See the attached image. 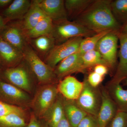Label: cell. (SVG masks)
I'll list each match as a JSON object with an SVG mask.
<instances>
[{
	"label": "cell",
	"instance_id": "obj_1",
	"mask_svg": "<svg viewBox=\"0 0 127 127\" xmlns=\"http://www.w3.org/2000/svg\"><path fill=\"white\" fill-rule=\"evenodd\" d=\"M110 0H94L76 21L96 33L104 31L119 32L122 26L111 11Z\"/></svg>",
	"mask_w": 127,
	"mask_h": 127
},
{
	"label": "cell",
	"instance_id": "obj_2",
	"mask_svg": "<svg viewBox=\"0 0 127 127\" xmlns=\"http://www.w3.org/2000/svg\"><path fill=\"white\" fill-rule=\"evenodd\" d=\"M96 33L75 21L66 20L53 22L51 35L57 45L74 37L80 36L86 38Z\"/></svg>",
	"mask_w": 127,
	"mask_h": 127
},
{
	"label": "cell",
	"instance_id": "obj_3",
	"mask_svg": "<svg viewBox=\"0 0 127 127\" xmlns=\"http://www.w3.org/2000/svg\"><path fill=\"white\" fill-rule=\"evenodd\" d=\"M83 82V87L76 102L87 114L97 117L101 103V89L99 87L94 88L91 86L86 77Z\"/></svg>",
	"mask_w": 127,
	"mask_h": 127
},
{
	"label": "cell",
	"instance_id": "obj_4",
	"mask_svg": "<svg viewBox=\"0 0 127 127\" xmlns=\"http://www.w3.org/2000/svg\"><path fill=\"white\" fill-rule=\"evenodd\" d=\"M23 53L24 60L39 82L47 83L57 77L54 69L43 62L29 44L26 47Z\"/></svg>",
	"mask_w": 127,
	"mask_h": 127
},
{
	"label": "cell",
	"instance_id": "obj_5",
	"mask_svg": "<svg viewBox=\"0 0 127 127\" xmlns=\"http://www.w3.org/2000/svg\"><path fill=\"white\" fill-rule=\"evenodd\" d=\"M83 39L82 37H77L56 45L47 54L46 59L47 64L54 70L63 59L78 51Z\"/></svg>",
	"mask_w": 127,
	"mask_h": 127
},
{
	"label": "cell",
	"instance_id": "obj_6",
	"mask_svg": "<svg viewBox=\"0 0 127 127\" xmlns=\"http://www.w3.org/2000/svg\"><path fill=\"white\" fill-rule=\"evenodd\" d=\"M117 32H110L103 37L98 42L95 50L100 53L109 68H113L117 61Z\"/></svg>",
	"mask_w": 127,
	"mask_h": 127
},
{
	"label": "cell",
	"instance_id": "obj_7",
	"mask_svg": "<svg viewBox=\"0 0 127 127\" xmlns=\"http://www.w3.org/2000/svg\"><path fill=\"white\" fill-rule=\"evenodd\" d=\"M0 36L22 53L28 44L21 22L6 24L0 31Z\"/></svg>",
	"mask_w": 127,
	"mask_h": 127
},
{
	"label": "cell",
	"instance_id": "obj_8",
	"mask_svg": "<svg viewBox=\"0 0 127 127\" xmlns=\"http://www.w3.org/2000/svg\"><path fill=\"white\" fill-rule=\"evenodd\" d=\"M100 89L101 103L96 118L99 127H106L116 116L118 109L106 87H103Z\"/></svg>",
	"mask_w": 127,
	"mask_h": 127
},
{
	"label": "cell",
	"instance_id": "obj_9",
	"mask_svg": "<svg viewBox=\"0 0 127 127\" xmlns=\"http://www.w3.org/2000/svg\"><path fill=\"white\" fill-rule=\"evenodd\" d=\"M5 77L12 85L25 91L31 89L30 73L23 66L7 68L4 72Z\"/></svg>",
	"mask_w": 127,
	"mask_h": 127
},
{
	"label": "cell",
	"instance_id": "obj_10",
	"mask_svg": "<svg viewBox=\"0 0 127 127\" xmlns=\"http://www.w3.org/2000/svg\"><path fill=\"white\" fill-rule=\"evenodd\" d=\"M57 88L48 85L40 90L36 97L34 106L40 115H44L54 104L58 97Z\"/></svg>",
	"mask_w": 127,
	"mask_h": 127
},
{
	"label": "cell",
	"instance_id": "obj_11",
	"mask_svg": "<svg viewBox=\"0 0 127 127\" xmlns=\"http://www.w3.org/2000/svg\"><path fill=\"white\" fill-rule=\"evenodd\" d=\"M46 15L53 22L67 20V13L63 0H37Z\"/></svg>",
	"mask_w": 127,
	"mask_h": 127
},
{
	"label": "cell",
	"instance_id": "obj_12",
	"mask_svg": "<svg viewBox=\"0 0 127 127\" xmlns=\"http://www.w3.org/2000/svg\"><path fill=\"white\" fill-rule=\"evenodd\" d=\"M120 42L119 62L116 72L109 82L120 83L127 79V34L118 33Z\"/></svg>",
	"mask_w": 127,
	"mask_h": 127
},
{
	"label": "cell",
	"instance_id": "obj_13",
	"mask_svg": "<svg viewBox=\"0 0 127 127\" xmlns=\"http://www.w3.org/2000/svg\"><path fill=\"white\" fill-rule=\"evenodd\" d=\"M79 52L66 58L59 63L54 69L56 77L61 79L71 74L81 72V57Z\"/></svg>",
	"mask_w": 127,
	"mask_h": 127
},
{
	"label": "cell",
	"instance_id": "obj_14",
	"mask_svg": "<svg viewBox=\"0 0 127 127\" xmlns=\"http://www.w3.org/2000/svg\"><path fill=\"white\" fill-rule=\"evenodd\" d=\"M83 82L72 76H67L60 82L58 86V92L67 100H76L83 87Z\"/></svg>",
	"mask_w": 127,
	"mask_h": 127
},
{
	"label": "cell",
	"instance_id": "obj_15",
	"mask_svg": "<svg viewBox=\"0 0 127 127\" xmlns=\"http://www.w3.org/2000/svg\"><path fill=\"white\" fill-rule=\"evenodd\" d=\"M24 59L23 53L0 36V61L11 67Z\"/></svg>",
	"mask_w": 127,
	"mask_h": 127
},
{
	"label": "cell",
	"instance_id": "obj_16",
	"mask_svg": "<svg viewBox=\"0 0 127 127\" xmlns=\"http://www.w3.org/2000/svg\"><path fill=\"white\" fill-rule=\"evenodd\" d=\"M31 3L32 1L29 0H13L2 13L6 20L23 19L29 10Z\"/></svg>",
	"mask_w": 127,
	"mask_h": 127
},
{
	"label": "cell",
	"instance_id": "obj_17",
	"mask_svg": "<svg viewBox=\"0 0 127 127\" xmlns=\"http://www.w3.org/2000/svg\"><path fill=\"white\" fill-rule=\"evenodd\" d=\"M46 16L39 6L37 0L32 1L31 7L23 18V21L21 22L23 30H31Z\"/></svg>",
	"mask_w": 127,
	"mask_h": 127
},
{
	"label": "cell",
	"instance_id": "obj_18",
	"mask_svg": "<svg viewBox=\"0 0 127 127\" xmlns=\"http://www.w3.org/2000/svg\"><path fill=\"white\" fill-rule=\"evenodd\" d=\"M63 100L65 116L71 127H76L87 114L78 106L76 100Z\"/></svg>",
	"mask_w": 127,
	"mask_h": 127
},
{
	"label": "cell",
	"instance_id": "obj_19",
	"mask_svg": "<svg viewBox=\"0 0 127 127\" xmlns=\"http://www.w3.org/2000/svg\"><path fill=\"white\" fill-rule=\"evenodd\" d=\"M106 88L118 111L127 113V89L123 88L120 83L109 82Z\"/></svg>",
	"mask_w": 127,
	"mask_h": 127
},
{
	"label": "cell",
	"instance_id": "obj_20",
	"mask_svg": "<svg viewBox=\"0 0 127 127\" xmlns=\"http://www.w3.org/2000/svg\"><path fill=\"white\" fill-rule=\"evenodd\" d=\"M53 26L52 20L46 16L33 28L28 31H24L25 36L28 40L44 35L51 34Z\"/></svg>",
	"mask_w": 127,
	"mask_h": 127
},
{
	"label": "cell",
	"instance_id": "obj_21",
	"mask_svg": "<svg viewBox=\"0 0 127 127\" xmlns=\"http://www.w3.org/2000/svg\"><path fill=\"white\" fill-rule=\"evenodd\" d=\"M0 91L5 96L17 102H22L29 99L27 94L12 84L0 81Z\"/></svg>",
	"mask_w": 127,
	"mask_h": 127
},
{
	"label": "cell",
	"instance_id": "obj_22",
	"mask_svg": "<svg viewBox=\"0 0 127 127\" xmlns=\"http://www.w3.org/2000/svg\"><path fill=\"white\" fill-rule=\"evenodd\" d=\"M58 96L52 106L44 115L46 116L51 127H56L65 116L63 100Z\"/></svg>",
	"mask_w": 127,
	"mask_h": 127
},
{
	"label": "cell",
	"instance_id": "obj_23",
	"mask_svg": "<svg viewBox=\"0 0 127 127\" xmlns=\"http://www.w3.org/2000/svg\"><path fill=\"white\" fill-rule=\"evenodd\" d=\"M94 0H66L65 6L67 16L77 17Z\"/></svg>",
	"mask_w": 127,
	"mask_h": 127
},
{
	"label": "cell",
	"instance_id": "obj_24",
	"mask_svg": "<svg viewBox=\"0 0 127 127\" xmlns=\"http://www.w3.org/2000/svg\"><path fill=\"white\" fill-rule=\"evenodd\" d=\"M98 64H103L108 66L107 63L103 59L100 53L96 50L89 51L81 56L82 72L87 68L95 66Z\"/></svg>",
	"mask_w": 127,
	"mask_h": 127
},
{
	"label": "cell",
	"instance_id": "obj_25",
	"mask_svg": "<svg viewBox=\"0 0 127 127\" xmlns=\"http://www.w3.org/2000/svg\"><path fill=\"white\" fill-rule=\"evenodd\" d=\"M32 46L41 53L48 54L56 45L51 34L41 36L32 39Z\"/></svg>",
	"mask_w": 127,
	"mask_h": 127
},
{
	"label": "cell",
	"instance_id": "obj_26",
	"mask_svg": "<svg viewBox=\"0 0 127 127\" xmlns=\"http://www.w3.org/2000/svg\"><path fill=\"white\" fill-rule=\"evenodd\" d=\"M111 11L117 21L124 25L127 22V0L111 1Z\"/></svg>",
	"mask_w": 127,
	"mask_h": 127
},
{
	"label": "cell",
	"instance_id": "obj_27",
	"mask_svg": "<svg viewBox=\"0 0 127 127\" xmlns=\"http://www.w3.org/2000/svg\"><path fill=\"white\" fill-rule=\"evenodd\" d=\"M111 31H104L98 32L93 35L84 38L83 39L80 44L78 52L81 55L89 51L95 50L98 42L100 39Z\"/></svg>",
	"mask_w": 127,
	"mask_h": 127
},
{
	"label": "cell",
	"instance_id": "obj_28",
	"mask_svg": "<svg viewBox=\"0 0 127 127\" xmlns=\"http://www.w3.org/2000/svg\"><path fill=\"white\" fill-rule=\"evenodd\" d=\"M23 115L12 113L0 117V124L6 127H24L26 123Z\"/></svg>",
	"mask_w": 127,
	"mask_h": 127
},
{
	"label": "cell",
	"instance_id": "obj_29",
	"mask_svg": "<svg viewBox=\"0 0 127 127\" xmlns=\"http://www.w3.org/2000/svg\"><path fill=\"white\" fill-rule=\"evenodd\" d=\"M106 127H127V113L118 111Z\"/></svg>",
	"mask_w": 127,
	"mask_h": 127
},
{
	"label": "cell",
	"instance_id": "obj_30",
	"mask_svg": "<svg viewBox=\"0 0 127 127\" xmlns=\"http://www.w3.org/2000/svg\"><path fill=\"white\" fill-rule=\"evenodd\" d=\"M12 113H17L23 115V112L22 109L19 107L0 101V117Z\"/></svg>",
	"mask_w": 127,
	"mask_h": 127
},
{
	"label": "cell",
	"instance_id": "obj_31",
	"mask_svg": "<svg viewBox=\"0 0 127 127\" xmlns=\"http://www.w3.org/2000/svg\"><path fill=\"white\" fill-rule=\"evenodd\" d=\"M76 127H99L96 117L87 114Z\"/></svg>",
	"mask_w": 127,
	"mask_h": 127
},
{
	"label": "cell",
	"instance_id": "obj_32",
	"mask_svg": "<svg viewBox=\"0 0 127 127\" xmlns=\"http://www.w3.org/2000/svg\"><path fill=\"white\" fill-rule=\"evenodd\" d=\"M86 77L88 83L92 87L94 88L98 87L102 82L104 78V77L94 71L90 73Z\"/></svg>",
	"mask_w": 127,
	"mask_h": 127
},
{
	"label": "cell",
	"instance_id": "obj_33",
	"mask_svg": "<svg viewBox=\"0 0 127 127\" xmlns=\"http://www.w3.org/2000/svg\"><path fill=\"white\" fill-rule=\"evenodd\" d=\"M108 69L109 67L106 65L98 64L94 66L93 71L104 77L108 72Z\"/></svg>",
	"mask_w": 127,
	"mask_h": 127
},
{
	"label": "cell",
	"instance_id": "obj_34",
	"mask_svg": "<svg viewBox=\"0 0 127 127\" xmlns=\"http://www.w3.org/2000/svg\"><path fill=\"white\" fill-rule=\"evenodd\" d=\"M56 127H71L65 115Z\"/></svg>",
	"mask_w": 127,
	"mask_h": 127
},
{
	"label": "cell",
	"instance_id": "obj_35",
	"mask_svg": "<svg viewBox=\"0 0 127 127\" xmlns=\"http://www.w3.org/2000/svg\"><path fill=\"white\" fill-rule=\"evenodd\" d=\"M27 127H41L34 116L32 117Z\"/></svg>",
	"mask_w": 127,
	"mask_h": 127
},
{
	"label": "cell",
	"instance_id": "obj_36",
	"mask_svg": "<svg viewBox=\"0 0 127 127\" xmlns=\"http://www.w3.org/2000/svg\"><path fill=\"white\" fill-rule=\"evenodd\" d=\"M12 1V0H0V7H5L9 5Z\"/></svg>",
	"mask_w": 127,
	"mask_h": 127
},
{
	"label": "cell",
	"instance_id": "obj_37",
	"mask_svg": "<svg viewBox=\"0 0 127 127\" xmlns=\"http://www.w3.org/2000/svg\"><path fill=\"white\" fill-rule=\"evenodd\" d=\"M119 32L122 34H127V22L122 26Z\"/></svg>",
	"mask_w": 127,
	"mask_h": 127
},
{
	"label": "cell",
	"instance_id": "obj_38",
	"mask_svg": "<svg viewBox=\"0 0 127 127\" xmlns=\"http://www.w3.org/2000/svg\"><path fill=\"white\" fill-rule=\"evenodd\" d=\"M6 24L5 20L0 16V31L5 27Z\"/></svg>",
	"mask_w": 127,
	"mask_h": 127
},
{
	"label": "cell",
	"instance_id": "obj_39",
	"mask_svg": "<svg viewBox=\"0 0 127 127\" xmlns=\"http://www.w3.org/2000/svg\"><path fill=\"white\" fill-rule=\"evenodd\" d=\"M1 63L0 61V71L1 70Z\"/></svg>",
	"mask_w": 127,
	"mask_h": 127
},
{
	"label": "cell",
	"instance_id": "obj_40",
	"mask_svg": "<svg viewBox=\"0 0 127 127\" xmlns=\"http://www.w3.org/2000/svg\"><path fill=\"white\" fill-rule=\"evenodd\" d=\"M126 84L127 86V79H126Z\"/></svg>",
	"mask_w": 127,
	"mask_h": 127
}]
</instances>
